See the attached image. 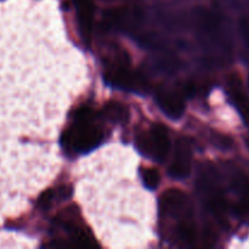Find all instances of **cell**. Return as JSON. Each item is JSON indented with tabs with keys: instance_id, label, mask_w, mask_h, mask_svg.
<instances>
[{
	"instance_id": "1",
	"label": "cell",
	"mask_w": 249,
	"mask_h": 249,
	"mask_svg": "<svg viewBox=\"0 0 249 249\" xmlns=\"http://www.w3.org/2000/svg\"><path fill=\"white\" fill-rule=\"evenodd\" d=\"M102 133L91 122H74L63 134L61 142L66 148L75 152H89L100 145Z\"/></svg>"
},
{
	"instance_id": "5",
	"label": "cell",
	"mask_w": 249,
	"mask_h": 249,
	"mask_svg": "<svg viewBox=\"0 0 249 249\" xmlns=\"http://www.w3.org/2000/svg\"><path fill=\"white\" fill-rule=\"evenodd\" d=\"M150 142H151V157L157 162L164 163L172 148V142L168 135L167 129L160 124H155L151 128Z\"/></svg>"
},
{
	"instance_id": "16",
	"label": "cell",
	"mask_w": 249,
	"mask_h": 249,
	"mask_svg": "<svg viewBox=\"0 0 249 249\" xmlns=\"http://www.w3.org/2000/svg\"><path fill=\"white\" fill-rule=\"evenodd\" d=\"M53 198H55V197H53V191L48 190V191L41 194V196L39 197L38 207L41 209H49V207H50L51 203H53Z\"/></svg>"
},
{
	"instance_id": "18",
	"label": "cell",
	"mask_w": 249,
	"mask_h": 249,
	"mask_svg": "<svg viewBox=\"0 0 249 249\" xmlns=\"http://www.w3.org/2000/svg\"><path fill=\"white\" fill-rule=\"evenodd\" d=\"M240 29L241 34H242L243 39H245L246 44L249 48V15L248 16H243L240 21Z\"/></svg>"
},
{
	"instance_id": "22",
	"label": "cell",
	"mask_w": 249,
	"mask_h": 249,
	"mask_svg": "<svg viewBox=\"0 0 249 249\" xmlns=\"http://www.w3.org/2000/svg\"><path fill=\"white\" fill-rule=\"evenodd\" d=\"M247 143H248V146H249V138L247 139Z\"/></svg>"
},
{
	"instance_id": "23",
	"label": "cell",
	"mask_w": 249,
	"mask_h": 249,
	"mask_svg": "<svg viewBox=\"0 0 249 249\" xmlns=\"http://www.w3.org/2000/svg\"><path fill=\"white\" fill-rule=\"evenodd\" d=\"M248 85H249V80H248Z\"/></svg>"
},
{
	"instance_id": "11",
	"label": "cell",
	"mask_w": 249,
	"mask_h": 249,
	"mask_svg": "<svg viewBox=\"0 0 249 249\" xmlns=\"http://www.w3.org/2000/svg\"><path fill=\"white\" fill-rule=\"evenodd\" d=\"M178 236H179V238L182 242H194L195 236H196V230H195L194 224L187 220L180 223L179 226H178Z\"/></svg>"
},
{
	"instance_id": "4",
	"label": "cell",
	"mask_w": 249,
	"mask_h": 249,
	"mask_svg": "<svg viewBox=\"0 0 249 249\" xmlns=\"http://www.w3.org/2000/svg\"><path fill=\"white\" fill-rule=\"evenodd\" d=\"M156 101L163 113L172 119H179L184 114L185 101L181 94L173 90H158Z\"/></svg>"
},
{
	"instance_id": "19",
	"label": "cell",
	"mask_w": 249,
	"mask_h": 249,
	"mask_svg": "<svg viewBox=\"0 0 249 249\" xmlns=\"http://www.w3.org/2000/svg\"><path fill=\"white\" fill-rule=\"evenodd\" d=\"M233 212L237 216H245L249 213V202L240 199L238 203H236V206L233 207Z\"/></svg>"
},
{
	"instance_id": "10",
	"label": "cell",
	"mask_w": 249,
	"mask_h": 249,
	"mask_svg": "<svg viewBox=\"0 0 249 249\" xmlns=\"http://www.w3.org/2000/svg\"><path fill=\"white\" fill-rule=\"evenodd\" d=\"M232 189L241 196V199L249 202V179L246 175L238 174L232 181Z\"/></svg>"
},
{
	"instance_id": "2",
	"label": "cell",
	"mask_w": 249,
	"mask_h": 249,
	"mask_svg": "<svg viewBox=\"0 0 249 249\" xmlns=\"http://www.w3.org/2000/svg\"><path fill=\"white\" fill-rule=\"evenodd\" d=\"M107 83L119 88V89L128 90V91L142 92L147 90L148 83L142 73L131 71L125 65L113 68L108 71L105 75Z\"/></svg>"
},
{
	"instance_id": "9",
	"label": "cell",
	"mask_w": 249,
	"mask_h": 249,
	"mask_svg": "<svg viewBox=\"0 0 249 249\" xmlns=\"http://www.w3.org/2000/svg\"><path fill=\"white\" fill-rule=\"evenodd\" d=\"M208 207L212 213L216 216L220 221L225 220L226 211H228V204L225 198L220 192H212L208 199Z\"/></svg>"
},
{
	"instance_id": "21",
	"label": "cell",
	"mask_w": 249,
	"mask_h": 249,
	"mask_svg": "<svg viewBox=\"0 0 249 249\" xmlns=\"http://www.w3.org/2000/svg\"><path fill=\"white\" fill-rule=\"evenodd\" d=\"M104 1H113V0H104Z\"/></svg>"
},
{
	"instance_id": "13",
	"label": "cell",
	"mask_w": 249,
	"mask_h": 249,
	"mask_svg": "<svg viewBox=\"0 0 249 249\" xmlns=\"http://www.w3.org/2000/svg\"><path fill=\"white\" fill-rule=\"evenodd\" d=\"M136 146H138L139 151L143 153L145 156L151 157V142H150V135L148 134H140L136 138Z\"/></svg>"
},
{
	"instance_id": "20",
	"label": "cell",
	"mask_w": 249,
	"mask_h": 249,
	"mask_svg": "<svg viewBox=\"0 0 249 249\" xmlns=\"http://www.w3.org/2000/svg\"><path fill=\"white\" fill-rule=\"evenodd\" d=\"M237 106H238V108H240L241 114H242L245 122L247 124H249V101L247 100V97H245L242 101L238 102Z\"/></svg>"
},
{
	"instance_id": "3",
	"label": "cell",
	"mask_w": 249,
	"mask_h": 249,
	"mask_svg": "<svg viewBox=\"0 0 249 249\" xmlns=\"http://www.w3.org/2000/svg\"><path fill=\"white\" fill-rule=\"evenodd\" d=\"M192 147L187 139L180 138L175 143L174 157L169 167V175L175 179H185L191 174Z\"/></svg>"
},
{
	"instance_id": "17",
	"label": "cell",
	"mask_w": 249,
	"mask_h": 249,
	"mask_svg": "<svg viewBox=\"0 0 249 249\" xmlns=\"http://www.w3.org/2000/svg\"><path fill=\"white\" fill-rule=\"evenodd\" d=\"M72 196V187L66 186V185H62V186L57 187L56 189V192H53V197L58 201H66L70 197Z\"/></svg>"
},
{
	"instance_id": "15",
	"label": "cell",
	"mask_w": 249,
	"mask_h": 249,
	"mask_svg": "<svg viewBox=\"0 0 249 249\" xmlns=\"http://www.w3.org/2000/svg\"><path fill=\"white\" fill-rule=\"evenodd\" d=\"M92 109L88 106H82L75 111V122H91Z\"/></svg>"
},
{
	"instance_id": "7",
	"label": "cell",
	"mask_w": 249,
	"mask_h": 249,
	"mask_svg": "<svg viewBox=\"0 0 249 249\" xmlns=\"http://www.w3.org/2000/svg\"><path fill=\"white\" fill-rule=\"evenodd\" d=\"M129 18V11L125 7H116L104 12L102 26L105 29H113L126 27Z\"/></svg>"
},
{
	"instance_id": "6",
	"label": "cell",
	"mask_w": 249,
	"mask_h": 249,
	"mask_svg": "<svg viewBox=\"0 0 249 249\" xmlns=\"http://www.w3.org/2000/svg\"><path fill=\"white\" fill-rule=\"evenodd\" d=\"M187 195L179 189H169L160 196V211L164 215L178 216L184 213L186 207Z\"/></svg>"
},
{
	"instance_id": "12",
	"label": "cell",
	"mask_w": 249,
	"mask_h": 249,
	"mask_svg": "<svg viewBox=\"0 0 249 249\" xmlns=\"http://www.w3.org/2000/svg\"><path fill=\"white\" fill-rule=\"evenodd\" d=\"M142 181L146 189L156 190L160 185V175L155 168H146L142 172Z\"/></svg>"
},
{
	"instance_id": "8",
	"label": "cell",
	"mask_w": 249,
	"mask_h": 249,
	"mask_svg": "<svg viewBox=\"0 0 249 249\" xmlns=\"http://www.w3.org/2000/svg\"><path fill=\"white\" fill-rule=\"evenodd\" d=\"M102 113L108 121L121 124H125L129 121V117H130L128 106L118 101L107 102L105 105L104 109H102Z\"/></svg>"
},
{
	"instance_id": "14",
	"label": "cell",
	"mask_w": 249,
	"mask_h": 249,
	"mask_svg": "<svg viewBox=\"0 0 249 249\" xmlns=\"http://www.w3.org/2000/svg\"><path fill=\"white\" fill-rule=\"evenodd\" d=\"M212 140L215 146H218L221 150H228L232 146V139L229 138L228 135H224V134L219 133H213L212 134Z\"/></svg>"
}]
</instances>
